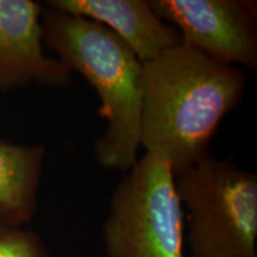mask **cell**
<instances>
[{"label": "cell", "instance_id": "6da1fadb", "mask_svg": "<svg viewBox=\"0 0 257 257\" xmlns=\"http://www.w3.org/2000/svg\"><path fill=\"white\" fill-rule=\"evenodd\" d=\"M141 147L181 172L207 157L225 117L243 100L246 75L184 42L143 62Z\"/></svg>", "mask_w": 257, "mask_h": 257}, {"label": "cell", "instance_id": "7a4b0ae2", "mask_svg": "<svg viewBox=\"0 0 257 257\" xmlns=\"http://www.w3.org/2000/svg\"><path fill=\"white\" fill-rule=\"evenodd\" d=\"M42 28L43 42L92 86L100 101L98 114L106 128L94 143L96 161L105 169L127 172L141 148L143 63L108 29L87 18L49 8Z\"/></svg>", "mask_w": 257, "mask_h": 257}, {"label": "cell", "instance_id": "3957f363", "mask_svg": "<svg viewBox=\"0 0 257 257\" xmlns=\"http://www.w3.org/2000/svg\"><path fill=\"white\" fill-rule=\"evenodd\" d=\"M189 257H257V176L208 155L174 173Z\"/></svg>", "mask_w": 257, "mask_h": 257}, {"label": "cell", "instance_id": "277c9868", "mask_svg": "<svg viewBox=\"0 0 257 257\" xmlns=\"http://www.w3.org/2000/svg\"><path fill=\"white\" fill-rule=\"evenodd\" d=\"M101 232L106 257H186L172 167L149 154L138 157L112 193Z\"/></svg>", "mask_w": 257, "mask_h": 257}, {"label": "cell", "instance_id": "5b68a950", "mask_svg": "<svg viewBox=\"0 0 257 257\" xmlns=\"http://www.w3.org/2000/svg\"><path fill=\"white\" fill-rule=\"evenodd\" d=\"M181 41L227 66H257V3L252 0H150Z\"/></svg>", "mask_w": 257, "mask_h": 257}, {"label": "cell", "instance_id": "8992f818", "mask_svg": "<svg viewBox=\"0 0 257 257\" xmlns=\"http://www.w3.org/2000/svg\"><path fill=\"white\" fill-rule=\"evenodd\" d=\"M42 9L31 0H0V88L41 82L70 86L73 73L43 50Z\"/></svg>", "mask_w": 257, "mask_h": 257}, {"label": "cell", "instance_id": "52a82bcc", "mask_svg": "<svg viewBox=\"0 0 257 257\" xmlns=\"http://www.w3.org/2000/svg\"><path fill=\"white\" fill-rule=\"evenodd\" d=\"M48 6L101 24L142 63L181 42L179 32L156 14L150 0H50Z\"/></svg>", "mask_w": 257, "mask_h": 257}, {"label": "cell", "instance_id": "ba28073f", "mask_svg": "<svg viewBox=\"0 0 257 257\" xmlns=\"http://www.w3.org/2000/svg\"><path fill=\"white\" fill-rule=\"evenodd\" d=\"M44 150L0 142V231L32 216Z\"/></svg>", "mask_w": 257, "mask_h": 257}, {"label": "cell", "instance_id": "9c48e42d", "mask_svg": "<svg viewBox=\"0 0 257 257\" xmlns=\"http://www.w3.org/2000/svg\"><path fill=\"white\" fill-rule=\"evenodd\" d=\"M0 257H48L35 234L18 229L0 231Z\"/></svg>", "mask_w": 257, "mask_h": 257}]
</instances>
